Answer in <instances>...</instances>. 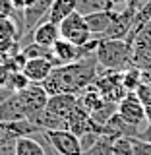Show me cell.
<instances>
[{
    "mask_svg": "<svg viewBox=\"0 0 151 155\" xmlns=\"http://www.w3.org/2000/svg\"><path fill=\"white\" fill-rule=\"evenodd\" d=\"M18 37V27L10 18L0 19V43H8Z\"/></svg>",
    "mask_w": 151,
    "mask_h": 155,
    "instance_id": "cell-23",
    "label": "cell"
},
{
    "mask_svg": "<svg viewBox=\"0 0 151 155\" xmlns=\"http://www.w3.org/2000/svg\"><path fill=\"white\" fill-rule=\"evenodd\" d=\"M18 120H29V116L21 95L12 93L6 101L0 103V122H18Z\"/></svg>",
    "mask_w": 151,
    "mask_h": 155,
    "instance_id": "cell-11",
    "label": "cell"
},
{
    "mask_svg": "<svg viewBox=\"0 0 151 155\" xmlns=\"http://www.w3.org/2000/svg\"><path fill=\"white\" fill-rule=\"evenodd\" d=\"M27 85H29V80H27L25 76H23V72H21V70L14 72V74L10 76V80H8V87L14 91V93H18V91L25 89Z\"/></svg>",
    "mask_w": 151,
    "mask_h": 155,
    "instance_id": "cell-24",
    "label": "cell"
},
{
    "mask_svg": "<svg viewBox=\"0 0 151 155\" xmlns=\"http://www.w3.org/2000/svg\"><path fill=\"white\" fill-rule=\"evenodd\" d=\"M116 140H113L110 136L107 134H101L99 140L95 142L93 147H89L84 155H113V145H114Z\"/></svg>",
    "mask_w": 151,
    "mask_h": 155,
    "instance_id": "cell-21",
    "label": "cell"
},
{
    "mask_svg": "<svg viewBox=\"0 0 151 155\" xmlns=\"http://www.w3.org/2000/svg\"><path fill=\"white\" fill-rule=\"evenodd\" d=\"M113 155H136L130 138H120L113 145Z\"/></svg>",
    "mask_w": 151,
    "mask_h": 155,
    "instance_id": "cell-25",
    "label": "cell"
},
{
    "mask_svg": "<svg viewBox=\"0 0 151 155\" xmlns=\"http://www.w3.org/2000/svg\"><path fill=\"white\" fill-rule=\"evenodd\" d=\"M54 0H29L27 6L23 8V31H31L35 29L41 21H45L48 16Z\"/></svg>",
    "mask_w": 151,
    "mask_h": 155,
    "instance_id": "cell-8",
    "label": "cell"
},
{
    "mask_svg": "<svg viewBox=\"0 0 151 155\" xmlns=\"http://www.w3.org/2000/svg\"><path fill=\"white\" fill-rule=\"evenodd\" d=\"M122 84H124V87H126V91H128V93H134V91L143 84L142 70H140L138 66H130L128 70H124L122 72Z\"/></svg>",
    "mask_w": 151,
    "mask_h": 155,
    "instance_id": "cell-20",
    "label": "cell"
},
{
    "mask_svg": "<svg viewBox=\"0 0 151 155\" xmlns=\"http://www.w3.org/2000/svg\"><path fill=\"white\" fill-rule=\"evenodd\" d=\"M93 87L101 93L105 101H110V103H120L128 91L122 84V72H113V70H107L105 76L97 74Z\"/></svg>",
    "mask_w": 151,
    "mask_h": 155,
    "instance_id": "cell-4",
    "label": "cell"
},
{
    "mask_svg": "<svg viewBox=\"0 0 151 155\" xmlns=\"http://www.w3.org/2000/svg\"><path fill=\"white\" fill-rule=\"evenodd\" d=\"M58 29H60V37L64 41L72 43V45H76V47H84L89 41H93V35H91L89 25L85 21V16H81L80 12L70 14L58 25Z\"/></svg>",
    "mask_w": 151,
    "mask_h": 155,
    "instance_id": "cell-3",
    "label": "cell"
},
{
    "mask_svg": "<svg viewBox=\"0 0 151 155\" xmlns=\"http://www.w3.org/2000/svg\"><path fill=\"white\" fill-rule=\"evenodd\" d=\"M136 95H138L140 103L143 105L145 120H147V126L151 128V87H149V84H142L136 89Z\"/></svg>",
    "mask_w": 151,
    "mask_h": 155,
    "instance_id": "cell-22",
    "label": "cell"
},
{
    "mask_svg": "<svg viewBox=\"0 0 151 155\" xmlns=\"http://www.w3.org/2000/svg\"><path fill=\"white\" fill-rule=\"evenodd\" d=\"M27 2H29V0H12V4H14V8H16V10H23V8L27 6Z\"/></svg>",
    "mask_w": 151,
    "mask_h": 155,
    "instance_id": "cell-31",
    "label": "cell"
},
{
    "mask_svg": "<svg viewBox=\"0 0 151 155\" xmlns=\"http://www.w3.org/2000/svg\"><path fill=\"white\" fill-rule=\"evenodd\" d=\"M136 155H151V142L149 140H140V138H130Z\"/></svg>",
    "mask_w": 151,
    "mask_h": 155,
    "instance_id": "cell-26",
    "label": "cell"
},
{
    "mask_svg": "<svg viewBox=\"0 0 151 155\" xmlns=\"http://www.w3.org/2000/svg\"><path fill=\"white\" fill-rule=\"evenodd\" d=\"M95 58L99 68L113 72H124L134 62V48L126 39L99 41V45L95 48Z\"/></svg>",
    "mask_w": 151,
    "mask_h": 155,
    "instance_id": "cell-2",
    "label": "cell"
},
{
    "mask_svg": "<svg viewBox=\"0 0 151 155\" xmlns=\"http://www.w3.org/2000/svg\"><path fill=\"white\" fill-rule=\"evenodd\" d=\"M110 10L109 0H76V12H80L81 16H89L95 12H107Z\"/></svg>",
    "mask_w": 151,
    "mask_h": 155,
    "instance_id": "cell-19",
    "label": "cell"
},
{
    "mask_svg": "<svg viewBox=\"0 0 151 155\" xmlns=\"http://www.w3.org/2000/svg\"><path fill=\"white\" fill-rule=\"evenodd\" d=\"M39 142H41V143H43V147H45V153H47V155H60V153H56V151H54V149H52V145H51V143H48V140H47V136H45V134H43V132H41V140H39Z\"/></svg>",
    "mask_w": 151,
    "mask_h": 155,
    "instance_id": "cell-30",
    "label": "cell"
},
{
    "mask_svg": "<svg viewBox=\"0 0 151 155\" xmlns=\"http://www.w3.org/2000/svg\"><path fill=\"white\" fill-rule=\"evenodd\" d=\"M77 103H80L84 109L87 110V113H95L99 107H103V103H105V99L101 97V93L93 87V84H91L89 87H85L84 91H81L80 95H77Z\"/></svg>",
    "mask_w": 151,
    "mask_h": 155,
    "instance_id": "cell-17",
    "label": "cell"
},
{
    "mask_svg": "<svg viewBox=\"0 0 151 155\" xmlns=\"http://www.w3.org/2000/svg\"><path fill=\"white\" fill-rule=\"evenodd\" d=\"M149 87H151V81H149Z\"/></svg>",
    "mask_w": 151,
    "mask_h": 155,
    "instance_id": "cell-33",
    "label": "cell"
},
{
    "mask_svg": "<svg viewBox=\"0 0 151 155\" xmlns=\"http://www.w3.org/2000/svg\"><path fill=\"white\" fill-rule=\"evenodd\" d=\"M29 122L35 124L39 128V132H51V130H66V120L60 118V116H56L54 113H51V110L43 109L39 110L37 114H33L31 118H29Z\"/></svg>",
    "mask_w": 151,
    "mask_h": 155,
    "instance_id": "cell-14",
    "label": "cell"
},
{
    "mask_svg": "<svg viewBox=\"0 0 151 155\" xmlns=\"http://www.w3.org/2000/svg\"><path fill=\"white\" fill-rule=\"evenodd\" d=\"M110 2V10L116 14H122L126 10H130V0H109Z\"/></svg>",
    "mask_w": 151,
    "mask_h": 155,
    "instance_id": "cell-29",
    "label": "cell"
},
{
    "mask_svg": "<svg viewBox=\"0 0 151 155\" xmlns=\"http://www.w3.org/2000/svg\"><path fill=\"white\" fill-rule=\"evenodd\" d=\"M147 25H149V27H151V21H149V23H147Z\"/></svg>",
    "mask_w": 151,
    "mask_h": 155,
    "instance_id": "cell-32",
    "label": "cell"
},
{
    "mask_svg": "<svg viewBox=\"0 0 151 155\" xmlns=\"http://www.w3.org/2000/svg\"><path fill=\"white\" fill-rule=\"evenodd\" d=\"M16 155H47L43 143L35 136H25V138L16 140Z\"/></svg>",
    "mask_w": 151,
    "mask_h": 155,
    "instance_id": "cell-18",
    "label": "cell"
},
{
    "mask_svg": "<svg viewBox=\"0 0 151 155\" xmlns=\"http://www.w3.org/2000/svg\"><path fill=\"white\" fill-rule=\"evenodd\" d=\"M103 134V132H87V134H84V136H80V145H81V151H87L89 147H93L95 145V142L99 140V136Z\"/></svg>",
    "mask_w": 151,
    "mask_h": 155,
    "instance_id": "cell-27",
    "label": "cell"
},
{
    "mask_svg": "<svg viewBox=\"0 0 151 155\" xmlns=\"http://www.w3.org/2000/svg\"><path fill=\"white\" fill-rule=\"evenodd\" d=\"M74 12H76V0H54L52 6H51V10H48L47 21L60 25V23L64 21L70 14H74Z\"/></svg>",
    "mask_w": 151,
    "mask_h": 155,
    "instance_id": "cell-16",
    "label": "cell"
},
{
    "mask_svg": "<svg viewBox=\"0 0 151 155\" xmlns=\"http://www.w3.org/2000/svg\"><path fill=\"white\" fill-rule=\"evenodd\" d=\"M58 39H60V29H58V25L47 21V19L41 21L33 29V43H37V45H41L45 48H51Z\"/></svg>",
    "mask_w": 151,
    "mask_h": 155,
    "instance_id": "cell-15",
    "label": "cell"
},
{
    "mask_svg": "<svg viewBox=\"0 0 151 155\" xmlns=\"http://www.w3.org/2000/svg\"><path fill=\"white\" fill-rule=\"evenodd\" d=\"M97 72H99V64H97V58L93 52V54L84 56L80 60L72 62V64L56 66L52 70V74L41 85L45 87L48 97L58 95V93L80 95L85 87H89L95 81Z\"/></svg>",
    "mask_w": 151,
    "mask_h": 155,
    "instance_id": "cell-1",
    "label": "cell"
},
{
    "mask_svg": "<svg viewBox=\"0 0 151 155\" xmlns=\"http://www.w3.org/2000/svg\"><path fill=\"white\" fill-rule=\"evenodd\" d=\"M14 4H12V0H0V19H6L10 18L14 14Z\"/></svg>",
    "mask_w": 151,
    "mask_h": 155,
    "instance_id": "cell-28",
    "label": "cell"
},
{
    "mask_svg": "<svg viewBox=\"0 0 151 155\" xmlns=\"http://www.w3.org/2000/svg\"><path fill=\"white\" fill-rule=\"evenodd\" d=\"M54 68L56 64L51 58H27L25 64L21 66V72L29 80V84H43Z\"/></svg>",
    "mask_w": 151,
    "mask_h": 155,
    "instance_id": "cell-9",
    "label": "cell"
},
{
    "mask_svg": "<svg viewBox=\"0 0 151 155\" xmlns=\"http://www.w3.org/2000/svg\"><path fill=\"white\" fill-rule=\"evenodd\" d=\"M77 105V95H72V93H58V95H51L47 101V109L51 113H54L56 116L68 120V116L74 113Z\"/></svg>",
    "mask_w": 151,
    "mask_h": 155,
    "instance_id": "cell-12",
    "label": "cell"
},
{
    "mask_svg": "<svg viewBox=\"0 0 151 155\" xmlns=\"http://www.w3.org/2000/svg\"><path fill=\"white\" fill-rule=\"evenodd\" d=\"M114 19V12L113 10H107V12H95V14H89V16H85V21L87 25H89V31L93 39L97 41H101V39H105L107 31H109L110 23H113Z\"/></svg>",
    "mask_w": 151,
    "mask_h": 155,
    "instance_id": "cell-13",
    "label": "cell"
},
{
    "mask_svg": "<svg viewBox=\"0 0 151 155\" xmlns=\"http://www.w3.org/2000/svg\"><path fill=\"white\" fill-rule=\"evenodd\" d=\"M18 93L21 95V101H23V105H25V109H27L29 118L47 107L48 93L45 91V87H43L41 84H29L25 89L18 91Z\"/></svg>",
    "mask_w": 151,
    "mask_h": 155,
    "instance_id": "cell-10",
    "label": "cell"
},
{
    "mask_svg": "<svg viewBox=\"0 0 151 155\" xmlns=\"http://www.w3.org/2000/svg\"><path fill=\"white\" fill-rule=\"evenodd\" d=\"M122 118L126 120L128 124L136 126V128H142V126H145L147 128V120H145V110H143V105L140 103L138 95L134 93H128L124 97L122 101L118 103V110H116ZM143 130V128H142Z\"/></svg>",
    "mask_w": 151,
    "mask_h": 155,
    "instance_id": "cell-6",
    "label": "cell"
},
{
    "mask_svg": "<svg viewBox=\"0 0 151 155\" xmlns=\"http://www.w3.org/2000/svg\"><path fill=\"white\" fill-rule=\"evenodd\" d=\"M66 130L74 132L77 138H80V136H84V134H87V132H103V128H101L99 124L93 122L91 114L87 113V110H85L80 103L76 105L74 113L68 116V120H66Z\"/></svg>",
    "mask_w": 151,
    "mask_h": 155,
    "instance_id": "cell-7",
    "label": "cell"
},
{
    "mask_svg": "<svg viewBox=\"0 0 151 155\" xmlns=\"http://www.w3.org/2000/svg\"><path fill=\"white\" fill-rule=\"evenodd\" d=\"M47 136L48 143L52 145L56 153L60 155H84L80 145V138L70 132V130H51V132H43Z\"/></svg>",
    "mask_w": 151,
    "mask_h": 155,
    "instance_id": "cell-5",
    "label": "cell"
}]
</instances>
